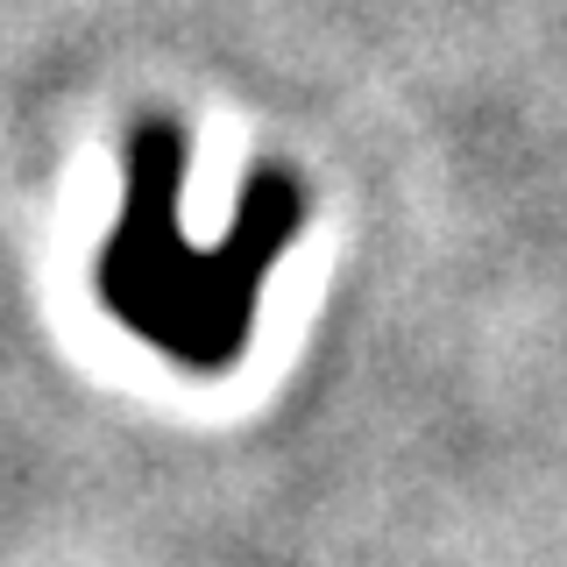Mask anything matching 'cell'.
Segmentation results:
<instances>
[{
  "label": "cell",
  "mask_w": 567,
  "mask_h": 567,
  "mask_svg": "<svg viewBox=\"0 0 567 567\" xmlns=\"http://www.w3.org/2000/svg\"><path fill=\"white\" fill-rule=\"evenodd\" d=\"M121 227L128 235L106 256V306H121V319H135L177 362H199V369L235 362L262 262H270L277 241H291V206L277 220H262L248 241L220 248V256H192L171 235L177 227V150H171V164H142L135 206Z\"/></svg>",
  "instance_id": "cell-1"
}]
</instances>
